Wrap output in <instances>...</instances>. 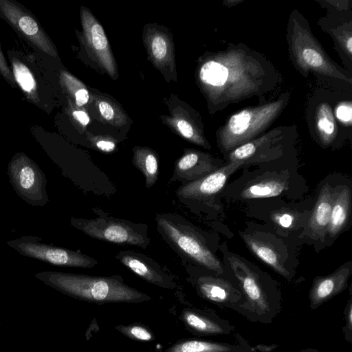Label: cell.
I'll return each instance as SVG.
<instances>
[{
  "mask_svg": "<svg viewBox=\"0 0 352 352\" xmlns=\"http://www.w3.org/2000/svg\"><path fill=\"white\" fill-rule=\"evenodd\" d=\"M199 79L214 111L265 94L280 82L267 60L242 45H232L210 56L199 68Z\"/></svg>",
  "mask_w": 352,
  "mask_h": 352,
  "instance_id": "6da1fadb",
  "label": "cell"
},
{
  "mask_svg": "<svg viewBox=\"0 0 352 352\" xmlns=\"http://www.w3.org/2000/svg\"><path fill=\"white\" fill-rule=\"evenodd\" d=\"M34 277L67 296L91 303H139L151 300L148 295L126 285L119 274L98 276L45 271Z\"/></svg>",
  "mask_w": 352,
  "mask_h": 352,
  "instance_id": "7a4b0ae2",
  "label": "cell"
},
{
  "mask_svg": "<svg viewBox=\"0 0 352 352\" xmlns=\"http://www.w3.org/2000/svg\"><path fill=\"white\" fill-rule=\"evenodd\" d=\"M157 231L167 244L185 261L197 267L221 274L223 266L199 229L180 215L157 213Z\"/></svg>",
  "mask_w": 352,
  "mask_h": 352,
  "instance_id": "3957f363",
  "label": "cell"
},
{
  "mask_svg": "<svg viewBox=\"0 0 352 352\" xmlns=\"http://www.w3.org/2000/svg\"><path fill=\"white\" fill-rule=\"evenodd\" d=\"M289 98V94L284 93L273 102L248 107L232 114L217 133L219 148L229 153L256 139L278 117Z\"/></svg>",
  "mask_w": 352,
  "mask_h": 352,
  "instance_id": "277c9868",
  "label": "cell"
},
{
  "mask_svg": "<svg viewBox=\"0 0 352 352\" xmlns=\"http://www.w3.org/2000/svg\"><path fill=\"white\" fill-rule=\"evenodd\" d=\"M287 32L292 60L301 72L312 70L324 76L351 82V77L344 74L327 56L312 35L307 21L296 11L290 16Z\"/></svg>",
  "mask_w": 352,
  "mask_h": 352,
  "instance_id": "5b68a950",
  "label": "cell"
},
{
  "mask_svg": "<svg viewBox=\"0 0 352 352\" xmlns=\"http://www.w3.org/2000/svg\"><path fill=\"white\" fill-rule=\"evenodd\" d=\"M92 210L96 217L89 219L72 217L71 226L95 239L142 249L149 246L151 239L146 224L112 217L99 208Z\"/></svg>",
  "mask_w": 352,
  "mask_h": 352,
  "instance_id": "8992f818",
  "label": "cell"
},
{
  "mask_svg": "<svg viewBox=\"0 0 352 352\" xmlns=\"http://www.w3.org/2000/svg\"><path fill=\"white\" fill-rule=\"evenodd\" d=\"M8 175L16 193L33 206H44L49 201L43 171L23 153L16 154L8 166Z\"/></svg>",
  "mask_w": 352,
  "mask_h": 352,
  "instance_id": "52a82bcc",
  "label": "cell"
},
{
  "mask_svg": "<svg viewBox=\"0 0 352 352\" xmlns=\"http://www.w3.org/2000/svg\"><path fill=\"white\" fill-rule=\"evenodd\" d=\"M9 247L21 254L58 266L92 268L98 264L95 258L80 250H72L41 242V239L28 235L7 241Z\"/></svg>",
  "mask_w": 352,
  "mask_h": 352,
  "instance_id": "ba28073f",
  "label": "cell"
},
{
  "mask_svg": "<svg viewBox=\"0 0 352 352\" xmlns=\"http://www.w3.org/2000/svg\"><path fill=\"white\" fill-rule=\"evenodd\" d=\"M241 166V163L228 162L199 179L182 184L177 189L176 195L183 201H209L220 192L230 176Z\"/></svg>",
  "mask_w": 352,
  "mask_h": 352,
  "instance_id": "9c48e42d",
  "label": "cell"
},
{
  "mask_svg": "<svg viewBox=\"0 0 352 352\" xmlns=\"http://www.w3.org/2000/svg\"><path fill=\"white\" fill-rule=\"evenodd\" d=\"M228 263L238 280L248 302L262 313L270 310L267 295L258 274L245 258L233 253L226 254Z\"/></svg>",
  "mask_w": 352,
  "mask_h": 352,
  "instance_id": "30bf717a",
  "label": "cell"
},
{
  "mask_svg": "<svg viewBox=\"0 0 352 352\" xmlns=\"http://www.w3.org/2000/svg\"><path fill=\"white\" fill-rule=\"evenodd\" d=\"M115 258L143 280L164 289L176 287L173 277L151 257L133 250H120Z\"/></svg>",
  "mask_w": 352,
  "mask_h": 352,
  "instance_id": "8fae6325",
  "label": "cell"
},
{
  "mask_svg": "<svg viewBox=\"0 0 352 352\" xmlns=\"http://www.w3.org/2000/svg\"><path fill=\"white\" fill-rule=\"evenodd\" d=\"M0 10L7 21L30 42L43 52L56 56L50 39L32 16L8 1L0 0Z\"/></svg>",
  "mask_w": 352,
  "mask_h": 352,
  "instance_id": "7c38bea8",
  "label": "cell"
},
{
  "mask_svg": "<svg viewBox=\"0 0 352 352\" xmlns=\"http://www.w3.org/2000/svg\"><path fill=\"white\" fill-rule=\"evenodd\" d=\"M83 36L91 54L113 78L116 75V65L107 38L101 25L87 11L82 13Z\"/></svg>",
  "mask_w": 352,
  "mask_h": 352,
  "instance_id": "4fadbf2b",
  "label": "cell"
},
{
  "mask_svg": "<svg viewBox=\"0 0 352 352\" xmlns=\"http://www.w3.org/2000/svg\"><path fill=\"white\" fill-rule=\"evenodd\" d=\"M224 166L210 155L199 151H188L175 164L170 182L184 184L196 181Z\"/></svg>",
  "mask_w": 352,
  "mask_h": 352,
  "instance_id": "5bb4252c",
  "label": "cell"
},
{
  "mask_svg": "<svg viewBox=\"0 0 352 352\" xmlns=\"http://www.w3.org/2000/svg\"><path fill=\"white\" fill-rule=\"evenodd\" d=\"M248 248L263 263L284 277H288L289 272L286 265V253L275 239L260 232L241 234Z\"/></svg>",
  "mask_w": 352,
  "mask_h": 352,
  "instance_id": "9a60e30c",
  "label": "cell"
},
{
  "mask_svg": "<svg viewBox=\"0 0 352 352\" xmlns=\"http://www.w3.org/2000/svg\"><path fill=\"white\" fill-rule=\"evenodd\" d=\"M280 130L274 129L264 135L242 144L228 153V162H238L242 165L266 162L274 158L280 140Z\"/></svg>",
  "mask_w": 352,
  "mask_h": 352,
  "instance_id": "2e32d148",
  "label": "cell"
},
{
  "mask_svg": "<svg viewBox=\"0 0 352 352\" xmlns=\"http://www.w3.org/2000/svg\"><path fill=\"white\" fill-rule=\"evenodd\" d=\"M338 190L325 184L320 188L316 202L309 217L305 230L310 239L323 242L327 234L330 215Z\"/></svg>",
  "mask_w": 352,
  "mask_h": 352,
  "instance_id": "e0dca14e",
  "label": "cell"
},
{
  "mask_svg": "<svg viewBox=\"0 0 352 352\" xmlns=\"http://www.w3.org/2000/svg\"><path fill=\"white\" fill-rule=\"evenodd\" d=\"M352 272V262L341 265L333 273L318 277L311 289V303L318 305L342 292L346 286Z\"/></svg>",
  "mask_w": 352,
  "mask_h": 352,
  "instance_id": "ac0fdd59",
  "label": "cell"
},
{
  "mask_svg": "<svg viewBox=\"0 0 352 352\" xmlns=\"http://www.w3.org/2000/svg\"><path fill=\"white\" fill-rule=\"evenodd\" d=\"M195 287L204 298L217 303L234 302L241 297V293L228 281L210 275L197 276Z\"/></svg>",
  "mask_w": 352,
  "mask_h": 352,
  "instance_id": "d6986e66",
  "label": "cell"
},
{
  "mask_svg": "<svg viewBox=\"0 0 352 352\" xmlns=\"http://www.w3.org/2000/svg\"><path fill=\"white\" fill-rule=\"evenodd\" d=\"M288 184L286 178L276 175L259 177L243 188L240 197L243 199L276 197L285 191Z\"/></svg>",
  "mask_w": 352,
  "mask_h": 352,
  "instance_id": "ffe728a7",
  "label": "cell"
},
{
  "mask_svg": "<svg viewBox=\"0 0 352 352\" xmlns=\"http://www.w3.org/2000/svg\"><path fill=\"white\" fill-rule=\"evenodd\" d=\"M351 210V190L343 186L338 190L334 199L328 227L327 234L336 237L346 226L349 221Z\"/></svg>",
  "mask_w": 352,
  "mask_h": 352,
  "instance_id": "44dd1931",
  "label": "cell"
},
{
  "mask_svg": "<svg viewBox=\"0 0 352 352\" xmlns=\"http://www.w3.org/2000/svg\"><path fill=\"white\" fill-rule=\"evenodd\" d=\"M133 153V164L143 174L145 186L150 188L158 179V157L155 152L148 148H134Z\"/></svg>",
  "mask_w": 352,
  "mask_h": 352,
  "instance_id": "7402d4cb",
  "label": "cell"
},
{
  "mask_svg": "<svg viewBox=\"0 0 352 352\" xmlns=\"http://www.w3.org/2000/svg\"><path fill=\"white\" fill-rule=\"evenodd\" d=\"M181 319L190 331L201 335H214L225 333L221 324L204 314L186 309Z\"/></svg>",
  "mask_w": 352,
  "mask_h": 352,
  "instance_id": "603a6c76",
  "label": "cell"
},
{
  "mask_svg": "<svg viewBox=\"0 0 352 352\" xmlns=\"http://www.w3.org/2000/svg\"><path fill=\"white\" fill-rule=\"evenodd\" d=\"M316 127L320 142L324 146L331 144L337 134L335 116L327 102L320 103L316 113Z\"/></svg>",
  "mask_w": 352,
  "mask_h": 352,
  "instance_id": "cb8c5ba5",
  "label": "cell"
},
{
  "mask_svg": "<svg viewBox=\"0 0 352 352\" xmlns=\"http://www.w3.org/2000/svg\"><path fill=\"white\" fill-rule=\"evenodd\" d=\"M230 346L200 340H184L175 343L164 352H229Z\"/></svg>",
  "mask_w": 352,
  "mask_h": 352,
  "instance_id": "d4e9b609",
  "label": "cell"
},
{
  "mask_svg": "<svg viewBox=\"0 0 352 352\" xmlns=\"http://www.w3.org/2000/svg\"><path fill=\"white\" fill-rule=\"evenodd\" d=\"M12 71L14 78L21 89L34 98L36 91V81L28 67L17 60H13Z\"/></svg>",
  "mask_w": 352,
  "mask_h": 352,
  "instance_id": "484cf974",
  "label": "cell"
},
{
  "mask_svg": "<svg viewBox=\"0 0 352 352\" xmlns=\"http://www.w3.org/2000/svg\"><path fill=\"white\" fill-rule=\"evenodd\" d=\"M115 329L126 337L139 342H153L155 338L153 331L142 324L118 325Z\"/></svg>",
  "mask_w": 352,
  "mask_h": 352,
  "instance_id": "4316f807",
  "label": "cell"
},
{
  "mask_svg": "<svg viewBox=\"0 0 352 352\" xmlns=\"http://www.w3.org/2000/svg\"><path fill=\"white\" fill-rule=\"evenodd\" d=\"M301 215L288 208L280 209L271 214V219L278 228L296 229L300 222Z\"/></svg>",
  "mask_w": 352,
  "mask_h": 352,
  "instance_id": "83f0119b",
  "label": "cell"
},
{
  "mask_svg": "<svg viewBox=\"0 0 352 352\" xmlns=\"http://www.w3.org/2000/svg\"><path fill=\"white\" fill-rule=\"evenodd\" d=\"M152 56L156 61L162 63L168 56L169 48L167 39L161 34H156L150 42Z\"/></svg>",
  "mask_w": 352,
  "mask_h": 352,
  "instance_id": "f1b7e54d",
  "label": "cell"
},
{
  "mask_svg": "<svg viewBox=\"0 0 352 352\" xmlns=\"http://www.w3.org/2000/svg\"><path fill=\"white\" fill-rule=\"evenodd\" d=\"M337 119L345 125L350 126L352 121V107L351 102H342L335 109Z\"/></svg>",
  "mask_w": 352,
  "mask_h": 352,
  "instance_id": "f546056e",
  "label": "cell"
},
{
  "mask_svg": "<svg viewBox=\"0 0 352 352\" xmlns=\"http://www.w3.org/2000/svg\"><path fill=\"white\" fill-rule=\"evenodd\" d=\"M98 109L102 116L107 121H113L115 118V111L110 103L106 101H100L98 103Z\"/></svg>",
  "mask_w": 352,
  "mask_h": 352,
  "instance_id": "4dcf8cb0",
  "label": "cell"
},
{
  "mask_svg": "<svg viewBox=\"0 0 352 352\" xmlns=\"http://www.w3.org/2000/svg\"><path fill=\"white\" fill-rule=\"evenodd\" d=\"M0 72L3 76V77L8 79L11 83L14 82V77L12 74L10 69H9L6 59L3 56V54L1 50L0 47Z\"/></svg>",
  "mask_w": 352,
  "mask_h": 352,
  "instance_id": "1f68e13d",
  "label": "cell"
},
{
  "mask_svg": "<svg viewBox=\"0 0 352 352\" xmlns=\"http://www.w3.org/2000/svg\"><path fill=\"white\" fill-rule=\"evenodd\" d=\"M95 144L99 150L107 153L113 151L116 148L115 143L110 140H100Z\"/></svg>",
  "mask_w": 352,
  "mask_h": 352,
  "instance_id": "d6a6232c",
  "label": "cell"
},
{
  "mask_svg": "<svg viewBox=\"0 0 352 352\" xmlns=\"http://www.w3.org/2000/svg\"><path fill=\"white\" fill-rule=\"evenodd\" d=\"M73 117L82 125L86 126L90 121L88 115L82 111H75L73 112Z\"/></svg>",
  "mask_w": 352,
  "mask_h": 352,
  "instance_id": "836d02e7",
  "label": "cell"
}]
</instances>
